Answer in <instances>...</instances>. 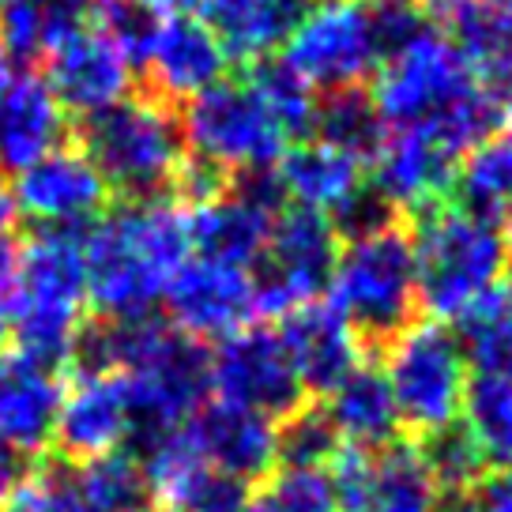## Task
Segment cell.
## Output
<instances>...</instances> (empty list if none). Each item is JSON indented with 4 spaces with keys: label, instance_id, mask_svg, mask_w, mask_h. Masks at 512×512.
Segmentation results:
<instances>
[{
    "label": "cell",
    "instance_id": "74e56055",
    "mask_svg": "<svg viewBox=\"0 0 512 512\" xmlns=\"http://www.w3.org/2000/svg\"><path fill=\"white\" fill-rule=\"evenodd\" d=\"M162 16L147 0H102L98 4V34H106L113 46L125 53V61L136 68L144 64L147 49L159 34Z\"/></svg>",
    "mask_w": 512,
    "mask_h": 512
},
{
    "label": "cell",
    "instance_id": "f35d334b",
    "mask_svg": "<svg viewBox=\"0 0 512 512\" xmlns=\"http://www.w3.org/2000/svg\"><path fill=\"white\" fill-rule=\"evenodd\" d=\"M249 501V482L230 479L223 471H204L200 479L192 482V490L181 497V512H245Z\"/></svg>",
    "mask_w": 512,
    "mask_h": 512
},
{
    "label": "cell",
    "instance_id": "4fadbf2b",
    "mask_svg": "<svg viewBox=\"0 0 512 512\" xmlns=\"http://www.w3.org/2000/svg\"><path fill=\"white\" fill-rule=\"evenodd\" d=\"M369 189L388 211L441 208L460 177V155L430 128H384L381 147L373 151Z\"/></svg>",
    "mask_w": 512,
    "mask_h": 512
},
{
    "label": "cell",
    "instance_id": "b9f144b4",
    "mask_svg": "<svg viewBox=\"0 0 512 512\" xmlns=\"http://www.w3.org/2000/svg\"><path fill=\"white\" fill-rule=\"evenodd\" d=\"M16 283H19V245L8 234H0V317L8 302L16 298Z\"/></svg>",
    "mask_w": 512,
    "mask_h": 512
},
{
    "label": "cell",
    "instance_id": "d590c367",
    "mask_svg": "<svg viewBox=\"0 0 512 512\" xmlns=\"http://www.w3.org/2000/svg\"><path fill=\"white\" fill-rule=\"evenodd\" d=\"M245 512H339L324 471H287L279 467L264 486L249 494Z\"/></svg>",
    "mask_w": 512,
    "mask_h": 512
},
{
    "label": "cell",
    "instance_id": "8992f818",
    "mask_svg": "<svg viewBox=\"0 0 512 512\" xmlns=\"http://www.w3.org/2000/svg\"><path fill=\"white\" fill-rule=\"evenodd\" d=\"M328 294V305L351 324L358 339L388 343L400 336L418 305L411 234L396 223H384L369 234L347 238L328 279Z\"/></svg>",
    "mask_w": 512,
    "mask_h": 512
},
{
    "label": "cell",
    "instance_id": "277c9868",
    "mask_svg": "<svg viewBox=\"0 0 512 512\" xmlns=\"http://www.w3.org/2000/svg\"><path fill=\"white\" fill-rule=\"evenodd\" d=\"M418 302L433 320H460L505 287L512 245L497 219L475 215L464 204H441L422 215L415 238Z\"/></svg>",
    "mask_w": 512,
    "mask_h": 512
},
{
    "label": "cell",
    "instance_id": "d6a6232c",
    "mask_svg": "<svg viewBox=\"0 0 512 512\" xmlns=\"http://www.w3.org/2000/svg\"><path fill=\"white\" fill-rule=\"evenodd\" d=\"M418 452H422V460H426L433 482L441 490V501H464L475 486H482L486 471H490L475 437L464 430V422L418 441Z\"/></svg>",
    "mask_w": 512,
    "mask_h": 512
},
{
    "label": "cell",
    "instance_id": "c3c4849f",
    "mask_svg": "<svg viewBox=\"0 0 512 512\" xmlns=\"http://www.w3.org/2000/svg\"><path fill=\"white\" fill-rule=\"evenodd\" d=\"M362 4H384V0H362Z\"/></svg>",
    "mask_w": 512,
    "mask_h": 512
},
{
    "label": "cell",
    "instance_id": "8fae6325",
    "mask_svg": "<svg viewBox=\"0 0 512 512\" xmlns=\"http://www.w3.org/2000/svg\"><path fill=\"white\" fill-rule=\"evenodd\" d=\"M211 392L219 403L283 422L305 407V392L272 328H241L208 354Z\"/></svg>",
    "mask_w": 512,
    "mask_h": 512
},
{
    "label": "cell",
    "instance_id": "f546056e",
    "mask_svg": "<svg viewBox=\"0 0 512 512\" xmlns=\"http://www.w3.org/2000/svg\"><path fill=\"white\" fill-rule=\"evenodd\" d=\"M456 185L464 192V208L486 219L512 211V128L486 136L471 159L460 166Z\"/></svg>",
    "mask_w": 512,
    "mask_h": 512
},
{
    "label": "cell",
    "instance_id": "4316f807",
    "mask_svg": "<svg viewBox=\"0 0 512 512\" xmlns=\"http://www.w3.org/2000/svg\"><path fill=\"white\" fill-rule=\"evenodd\" d=\"M452 46L475 68H494L512 57V0H426Z\"/></svg>",
    "mask_w": 512,
    "mask_h": 512
},
{
    "label": "cell",
    "instance_id": "d4e9b609",
    "mask_svg": "<svg viewBox=\"0 0 512 512\" xmlns=\"http://www.w3.org/2000/svg\"><path fill=\"white\" fill-rule=\"evenodd\" d=\"M305 8V0H204V23L223 38L230 57L264 61L287 42Z\"/></svg>",
    "mask_w": 512,
    "mask_h": 512
},
{
    "label": "cell",
    "instance_id": "e575fe53",
    "mask_svg": "<svg viewBox=\"0 0 512 512\" xmlns=\"http://www.w3.org/2000/svg\"><path fill=\"white\" fill-rule=\"evenodd\" d=\"M245 83L260 95V102L268 106V113H272L275 121L287 128V136L302 132V128H313V117H317V91H313L283 57L253 61V72H249Z\"/></svg>",
    "mask_w": 512,
    "mask_h": 512
},
{
    "label": "cell",
    "instance_id": "7dc6e473",
    "mask_svg": "<svg viewBox=\"0 0 512 512\" xmlns=\"http://www.w3.org/2000/svg\"><path fill=\"white\" fill-rule=\"evenodd\" d=\"M509 234H512V211H509ZM509 245H512V238H509Z\"/></svg>",
    "mask_w": 512,
    "mask_h": 512
},
{
    "label": "cell",
    "instance_id": "52a82bcc",
    "mask_svg": "<svg viewBox=\"0 0 512 512\" xmlns=\"http://www.w3.org/2000/svg\"><path fill=\"white\" fill-rule=\"evenodd\" d=\"M381 377L392 392L400 426L426 441L464 415L471 358L464 339L441 320H411L400 336L384 343Z\"/></svg>",
    "mask_w": 512,
    "mask_h": 512
},
{
    "label": "cell",
    "instance_id": "5b68a950",
    "mask_svg": "<svg viewBox=\"0 0 512 512\" xmlns=\"http://www.w3.org/2000/svg\"><path fill=\"white\" fill-rule=\"evenodd\" d=\"M80 144L106 189L125 196V204L162 200L189 162L181 121L159 98H125L83 117Z\"/></svg>",
    "mask_w": 512,
    "mask_h": 512
},
{
    "label": "cell",
    "instance_id": "83f0119b",
    "mask_svg": "<svg viewBox=\"0 0 512 512\" xmlns=\"http://www.w3.org/2000/svg\"><path fill=\"white\" fill-rule=\"evenodd\" d=\"M464 430L475 437L486 467L512 475V373L479 369L464 396Z\"/></svg>",
    "mask_w": 512,
    "mask_h": 512
},
{
    "label": "cell",
    "instance_id": "9a60e30c",
    "mask_svg": "<svg viewBox=\"0 0 512 512\" xmlns=\"http://www.w3.org/2000/svg\"><path fill=\"white\" fill-rule=\"evenodd\" d=\"M106 196V181L76 147L49 151L46 159L19 170L12 185L16 211L31 215L38 226H91L106 208Z\"/></svg>",
    "mask_w": 512,
    "mask_h": 512
},
{
    "label": "cell",
    "instance_id": "d6986e66",
    "mask_svg": "<svg viewBox=\"0 0 512 512\" xmlns=\"http://www.w3.org/2000/svg\"><path fill=\"white\" fill-rule=\"evenodd\" d=\"M226 64H230V53H226L223 38L211 31L204 19L192 16L162 19L159 34L144 57L159 102H192L223 80Z\"/></svg>",
    "mask_w": 512,
    "mask_h": 512
},
{
    "label": "cell",
    "instance_id": "44dd1931",
    "mask_svg": "<svg viewBox=\"0 0 512 512\" xmlns=\"http://www.w3.org/2000/svg\"><path fill=\"white\" fill-rule=\"evenodd\" d=\"M362 170H366V162L351 159L347 151L324 144V140H309V144L287 147L275 185L283 196L294 200V208L324 215L336 226L369 192Z\"/></svg>",
    "mask_w": 512,
    "mask_h": 512
},
{
    "label": "cell",
    "instance_id": "ab89813d",
    "mask_svg": "<svg viewBox=\"0 0 512 512\" xmlns=\"http://www.w3.org/2000/svg\"><path fill=\"white\" fill-rule=\"evenodd\" d=\"M460 512H512V475L482 479V486L464 497Z\"/></svg>",
    "mask_w": 512,
    "mask_h": 512
},
{
    "label": "cell",
    "instance_id": "836d02e7",
    "mask_svg": "<svg viewBox=\"0 0 512 512\" xmlns=\"http://www.w3.org/2000/svg\"><path fill=\"white\" fill-rule=\"evenodd\" d=\"M339 452L343 441L320 407H298L275 430V464L287 471H328Z\"/></svg>",
    "mask_w": 512,
    "mask_h": 512
},
{
    "label": "cell",
    "instance_id": "6da1fadb",
    "mask_svg": "<svg viewBox=\"0 0 512 512\" xmlns=\"http://www.w3.org/2000/svg\"><path fill=\"white\" fill-rule=\"evenodd\" d=\"M189 256V215L177 204H121L87 226V302L102 320L155 317V305Z\"/></svg>",
    "mask_w": 512,
    "mask_h": 512
},
{
    "label": "cell",
    "instance_id": "bcb514c9",
    "mask_svg": "<svg viewBox=\"0 0 512 512\" xmlns=\"http://www.w3.org/2000/svg\"><path fill=\"white\" fill-rule=\"evenodd\" d=\"M12 83H16V64L0 53V102H4V95H8V87H12Z\"/></svg>",
    "mask_w": 512,
    "mask_h": 512
},
{
    "label": "cell",
    "instance_id": "2e32d148",
    "mask_svg": "<svg viewBox=\"0 0 512 512\" xmlns=\"http://www.w3.org/2000/svg\"><path fill=\"white\" fill-rule=\"evenodd\" d=\"M128 433L132 418H128L125 381L117 373H87L76 377L72 388H64L49 445L61 452L64 464L83 467L110 452H121V445H128Z\"/></svg>",
    "mask_w": 512,
    "mask_h": 512
},
{
    "label": "cell",
    "instance_id": "603a6c76",
    "mask_svg": "<svg viewBox=\"0 0 512 512\" xmlns=\"http://www.w3.org/2000/svg\"><path fill=\"white\" fill-rule=\"evenodd\" d=\"M68 128V113L53 98L46 80L16 76L0 102V170L19 174L57 151Z\"/></svg>",
    "mask_w": 512,
    "mask_h": 512
},
{
    "label": "cell",
    "instance_id": "5bb4252c",
    "mask_svg": "<svg viewBox=\"0 0 512 512\" xmlns=\"http://www.w3.org/2000/svg\"><path fill=\"white\" fill-rule=\"evenodd\" d=\"M166 309L174 320V332L189 339H219L249 328L256 317V283L253 272L215 264L204 256H189L181 272L166 287Z\"/></svg>",
    "mask_w": 512,
    "mask_h": 512
},
{
    "label": "cell",
    "instance_id": "ffe728a7",
    "mask_svg": "<svg viewBox=\"0 0 512 512\" xmlns=\"http://www.w3.org/2000/svg\"><path fill=\"white\" fill-rule=\"evenodd\" d=\"M61 400V369H49L19 351L0 354V437L23 460L49 448Z\"/></svg>",
    "mask_w": 512,
    "mask_h": 512
},
{
    "label": "cell",
    "instance_id": "681fc988",
    "mask_svg": "<svg viewBox=\"0 0 512 512\" xmlns=\"http://www.w3.org/2000/svg\"><path fill=\"white\" fill-rule=\"evenodd\" d=\"M159 512H181V509H159Z\"/></svg>",
    "mask_w": 512,
    "mask_h": 512
},
{
    "label": "cell",
    "instance_id": "60d3db41",
    "mask_svg": "<svg viewBox=\"0 0 512 512\" xmlns=\"http://www.w3.org/2000/svg\"><path fill=\"white\" fill-rule=\"evenodd\" d=\"M486 98L494 106L497 121L512 128V57L490 68V83H486Z\"/></svg>",
    "mask_w": 512,
    "mask_h": 512
},
{
    "label": "cell",
    "instance_id": "ee69618b",
    "mask_svg": "<svg viewBox=\"0 0 512 512\" xmlns=\"http://www.w3.org/2000/svg\"><path fill=\"white\" fill-rule=\"evenodd\" d=\"M162 19H200L204 16V0H147Z\"/></svg>",
    "mask_w": 512,
    "mask_h": 512
},
{
    "label": "cell",
    "instance_id": "ba28073f",
    "mask_svg": "<svg viewBox=\"0 0 512 512\" xmlns=\"http://www.w3.org/2000/svg\"><path fill=\"white\" fill-rule=\"evenodd\" d=\"M181 136L192 162L215 174H272L287 155V128L275 121L245 80H219L185 106Z\"/></svg>",
    "mask_w": 512,
    "mask_h": 512
},
{
    "label": "cell",
    "instance_id": "7bdbcfd3",
    "mask_svg": "<svg viewBox=\"0 0 512 512\" xmlns=\"http://www.w3.org/2000/svg\"><path fill=\"white\" fill-rule=\"evenodd\" d=\"M23 475H27V460L0 437V509L8 505V497L16 494V486L23 482Z\"/></svg>",
    "mask_w": 512,
    "mask_h": 512
},
{
    "label": "cell",
    "instance_id": "7c38bea8",
    "mask_svg": "<svg viewBox=\"0 0 512 512\" xmlns=\"http://www.w3.org/2000/svg\"><path fill=\"white\" fill-rule=\"evenodd\" d=\"M279 200H283V192L275 185V174H256L241 177L238 185H226L223 192L192 204V253L215 260V264L253 272L256 260L268 249L275 219H279Z\"/></svg>",
    "mask_w": 512,
    "mask_h": 512
},
{
    "label": "cell",
    "instance_id": "4dcf8cb0",
    "mask_svg": "<svg viewBox=\"0 0 512 512\" xmlns=\"http://www.w3.org/2000/svg\"><path fill=\"white\" fill-rule=\"evenodd\" d=\"M76 479L91 512H155V494L132 452H110L76 467Z\"/></svg>",
    "mask_w": 512,
    "mask_h": 512
},
{
    "label": "cell",
    "instance_id": "484cf974",
    "mask_svg": "<svg viewBox=\"0 0 512 512\" xmlns=\"http://www.w3.org/2000/svg\"><path fill=\"white\" fill-rule=\"evenodd\" d=\"M91 19V0H0V53L42 61Z\"/></svg>",
    "mask_w": 512,
    "mask_h": 512
},
{
    "label": "cell",
    "instance_id": "e0dca14e",
    "mask_svg": "<svg viewBox=\"0 0 512 512\" xmlns=\"http://www.w3.org/2000/svg\"><path fill=\"white\" fill-rule=\"evenodd\" d=\"M46 61V87L61 102L64 113L95 117V113L132 98V64L95 27L76 31L68 42L53 49Z\"/></svg>",
    "mask_w": 512,
    "mask_h": 512
},
{
    "label": "cell",
    "instance_id": "7402d4cb",
    "mask_svg": "<svg viewBox=\"0 0 512 512\" xmlns=\"http://www.w3.org/2000/svg\"><path fill=\"white\" fill-rule=\"evenodd\" d=\"M275 430L279 422L230 403H204L189 422V437L211 471L253 482L275 471Z\"/></svg>",
    "mask_w": 512,
    "mask_h": 512
},
{
    "label": "cell",
    "instance_id": "f1b7e54d",
    "mask_svg": "<svg viewBox=\"0 0 512 512\" xmlns=\"http://www.w3.org/2000/svg\"><path fill=\"white\" fill-rule=\"evenodd\" d=\"M445 505L418 445H396L373 452V501L369 512H437Z\"/></svg>",
    "mask_w": 512,
    "mask_h": 512
},
{
    "label": "cell",
    "instance_id": "9c48e42d",
    "mask_svg": "<svg viewBox=\"0 0 512 512\" xmlns=\"http://www.w3.org/2000/svg\"><path fill=\"white\" fill-rule=\"evenodd\" d=\"M283 61L313 91H358L384 61L377 8L362 0L309 4L283 42Z\"/></svg>",
    "mask_w": 512,
    "mask_h": 512
},
{
    "label": "cell",
    "instance_id": "ac0fdd59",
    "mask_svg": "<svg viewBox=\"0 0 512 512\" xmlns=\"http://www.w3.org/2000/svg\"><path fill=\"white\" fill-rule=\"evenodd\" d=\"M302 392L328 396L354 366H362V339L328 302H309L283 317L275 332Z\"/></svg>",
    "mask_w": 512,
    "mask_h": 512
},
{
    "label": "cell",
    "instance_id": "1f68e13d",
    "mask_svg": "<svg viewBox=\"0 0 512 512\" xmlns=\"http://www.w3.org/2000/svg\"><path fill=\"white\" fill-rule=\"evenodd\" d=\"M313 128H317V140L347 151L358 162L373 159V151L384 140V121L377 117L373 98L362 91H336L324 102H317Z\"/></svg>",
    "mask_w": 512,
    "mask_h": 512
},
{
    "label": "cell",
    "instance_id": "3957f363",
    "mask_svg": "<svg viewBox=\"0 0 512 512\" xmlns=\"http://www.w3.org/2000/svg\"><path fill=\"white\" fill-rule=\"evenodd\" d=\"M87 226H38L19 245L16 298L0 317V336L16 339V351L49 369L68 366L80 336V309L87 302Z\"/></svg>",
    "mask_w": 512,
    "mask_h": 512
},
{
    "label": "cell",
    "instance_id": "8d00e7d4",
    "mask_svg": "<svg viewBox=\"0 0 512 512\" xmlns=\"http://www.w3.org/2000/svg\"><path fill=\"white\" fill-rule=\"evenodd\" d=\"M4 512H91V505L80 490L76 467L57 460V464H42L38 471H27L16 494L8 497Z\"/></svg>",
    "mask_w": 512,
    "mask_h": 512
},
{
    "label": "cell",
    "instance_id": "30bf717a",
    "mask_svg": "<svg viewBox=\"0 0 512 512\" xmlns=\"http://www.w3.org/2000/svg\"><path fill=\"white\" fill-rule=\"evenodd\" d=\"M339 260V234L324 215L290 208L272 226L268 249L256 260V313L287 317L317 302Z\"/></svg>",
    "mask_w": 512,
    "mask_h": 512
},
{
    "label": "cell",
    "instance_id": "cb8c5ba5",
    "mask_svg": "<svg viewBox=\"0 0 512 512\" xmlns=\"http://www.w3.org/2000/svg\"><path fill=\"white\" fill-rule=\"evenodd\" d=\"M324 418L339 433L343 448L381 452L400 441V415L392 392L384 384L381 369L362 362L328 392V407H320Z\"/></svg>",
    "mask_w": 512,
    "mask_h": 512
},
{
    "label": "cell",
    "instance_id": "f6af8a7d",
    "mask_svg": "<svg viewBox=\"0 0 512 512\" xmlns=\"http://www.w3.org/2000/svg\"><path fill=\"white\" fill-rule=\"evenodd\" d=\"M16 200H12V185L0 181V234H8V226L16 223Z\"/></svg>",
    "mask_w": 512,
    "mask_h": 512
},
{
    "label": "cell",
    "instance_id": "7a4b0ae2",
    "mask_svg": "<svg viewBox=\"0 0 512 512\" xmlns=\"http://www.w3.org/2000/svg\"><path fill=\"white\" fill-rule=\"evenodd\" d=\"M373 106L384 128H430L460 159L501 125L479 68L433 27H422L384 57Z\"/></svg>",
    "mask_w": 512,
    "mask_h": 512
}]
</instances>
